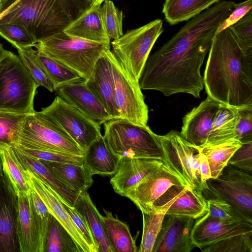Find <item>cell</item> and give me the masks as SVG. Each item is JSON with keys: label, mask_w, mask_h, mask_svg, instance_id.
Instances as JSON below:
<instances>
[{"label": "cell", "mask_w": 252, "mask_h": 252, "mask_svg": "<svg viewBox=\"0 0 252 252\" xmlns=\"http://www.w3.org/2000/svg\"><path fill=\"white\" fill-rule=\"evenodd\" d=\"M18 197L4 174L0 176V252H20L17 232Z\"/></svg>", "instance_id": "cell-15"}, {"label": "cell", "mask_w": 252, "mask_h": 252, "mask_svg": "<svg viewBox=\"0 0 252 252\" xmlns=\"http://www.w3.org/2000/svg\"><path fill=\"white\" fill-rule=\"evenodd\" d=\"M0 35L17 49L36 47L37 41L23 26L13 23L0 24Z\"/></svg>", "instance_id": "cell-39"}, {"label": "cell", "mask_w": 252, "mask_h": 252, "mask_svg": "<svg viewBox=\"0 0 252 252\" xmlns=\"http://www.w3.org/2000/svg\"><path fill=\"white\" fill-rule=\"evenodd\" d=\"M252 232V223L213 217L206 213L195 220L191 240L195 247L202 248L237 235Z\"/></svg>", "instance_id": "cell-14"}, {"label": "cell", "mask_w": 252, "mask_h": 252, "mask_svg": "<svg viewBox=\"0 0 252 252\" xmlns=\"http://www.w3.org/2000/svg\"><path fill=\"white\" fill-rule=\"evenodd\" d=\"M14 147L82 157L85 154L59 126L40 111H35L28 114L22 122Z\"/></svg>", "instance_id": "cell-7"}, {"label": "cell", "mask_w": 252, "mask_h": 252, "mask_svg": "<svg viewBox=\"0 0 252 252\" xmlns=\"http://www.w3.org/2000/svg\"><path fill=\"white\" fill-rule=\"evenodd\" d=\"M61 201L73 223L89 246L91 252H98V249L93 236L84 219L75 207H70L62 200Z\"/></svg>", "instance_id": "cell-45"}, {"label": "cell", "mask_w": 252, "mask_h": 252, "mask_svg": "<svg viewBox=\"0 0 252 252\" xmlns=\"http://www.w3.org/2000/svg\"><path fill=\"white\" fill-rule=\"evenodd\" d=\"M30 195L38 220L42 244V252H43L51 214L39 195L32 189L30 191Z\"/></svg>", "instance_id": "cell-46"}, {"label": "cell", "mask_w": 252, "mask_h": 252, "mask_svg": "<svg viewBox=\"0 0 252 252\" xmlns=\"http://www.w3.org/2000/svg\"><path fill=\"white\" fill-rule=\"evenodd\" d=\"M18 56L38 86H42L52 93L53 84L40 61L37 51L32 47L17 49Z\"/></svg>", "instance_id": "cell-36"}, {"label": "cell", "mask_w": 252, "mask_h": 252, "mask_svg": "<svg viewBox=\"0 0 252 252\" xmlns=\"http://www.w3.org/2000/svg\"><path fill=\"white\" fill-rule=\"evenodd\" d=\"M105 0H92V5H101Z\"/></svg>", "instance_id": "cell-52"}, {"label": "cell", "mask_w": 252, "mask_h": 252, "mask_svg": "<svg viewBox=\"0 0 252 252\" xmlns=\"http://www.w3.org/2000/svg\"><path fill=\"white\" fill-rule=\"evenodd\" d=\"M110 52L107 50L98 59L86 83L111 118L117 119L120 118V114L115 99Z\"/></svg>", "instance_id": "cell-22"}, {"label": "cell", "mask_w": 252, "mask_h": 252, "mask_svg": "<svg viewBox=\"0 0 252 252\" xmlns=\"http://www.w3.org/2000/svg\"><path fill=\"white\" fill-rule=\"evenodd\" d=\"M231 157L228 164L238 169L252 172V141L242 143Z\"/></svg>", "instance_id": "cell-47"}, {"label": "cell", "mask_w": 252, "mask_h": 252, "mask_svg": "<svg viewBox=\"0 0 252 252\" xmlns=\"http://www.w3.org/2000/svg\"><path fill=\"white\" fill-rule=\"evenodd\" d=\"M11 148L18 162L23 169L30 171L42 180L63 202L74 207L79 194L51 171L39 160L25 154L17 147Z\"/></svg>", "instance_id": "cell-23"}, {"label": "cell", "mask_w": 252, "mask_h": 252, "mask_svg": "<svg viewBox=\"0 0 252 252\" xmlns=\"http://www.w3.org/2000/svg\"><path fill=\"white\" fill-rule=\"evenodd\" d=\"M209 215L218 219L230 220L235 221L247 222L252 223V221L249 220L239 211L227 202L217 199H206Z\"/></svg>", "instance_id": "cell-42"}, {"label": "cell", "mask_w": 252, "mask_h": 252, "mask_svg": "<svg viewBox=\"0 0 252 252\" xmlns=\"http://www.w3.org/2000/svg\"><path fill=\"white\" fill-rule=\"evenodd\" d=\"M175 185H188L173 169L163 162L133 187L125 196L130 199L142 213H149L153 203Z\"/></svg>", "instance_id": "cell-13"}, {"label": "cell", "mask_w": 252, "mask_h": 252, "mask_svg": "<svg viewBox=\"0 0 252 252\" xmlns=\"http://www.w3.org/2000/svg\"><path fill=\"white\" fill-rule=\"evenodd\" d=\"M27 115L0 110V150L16 145L21 124Z\"/></svg>", "instance_id": "cell-37"}, {"label": "cell", "mask_w": 252, "mask_h": 252, "mask_svg": "<svg viewBox=\"0 0 252 252\" xmlns=\"http://www.w3.org/2000/svg\"><path fill=\"white\" fill-rule=\"evenodd\" d=\"M252 0H246L238 3H235L232 12L219 25L215 34L237 23L252 10Z\"/></svg>", "instance_id": "cell-48"}, {"label": "cell", "mask_w": 252, "mask_h": 252, "mask_svg": "<svg viewBox=\"0 0 252 252\" xmlns=\"http://www.w3.org/2000/svg\"><path fill=\"white\" fill-rule=\"evenodd\" d=\"M101 5H92L63 30L66 34L87 40L110 43L104 28L100 11Z\"/></svg>", "instance_id": "cell-24"}, {"label": "cell", "mask_w": 252, "mask_h": 252, "mask_svg": "<svg viewBox=\"0 0 252 252\" xmlns=\"http://www.w3.org/2000/svg\"><path fill=\"white\" fill-rule=\"evenodd\" d=\"M163 162L173 169L192 189L203 191L206 182L199 170L200 153L180 132L172 130L157 135Z\"/></svg>", "instance_id": "cell-9"}, {"label": "cell", "mask_w": 252, "mask_h": 252, "mask_svg": "<svg viewBox=\"0 0 252 252\" xmlns=\"http://www.w3.org/2000/svg\"><path fill=\"white\" fill-rule=\"evenodd\" d=\"M10 0H0V6L4 4Z\"/></svg>", "instance_id": "cell-54"}, {"label": "cell", "mask_w": 252, "mask_h": 252, "mask_svg": "<svg viewBox=\"0 0 252 252\" xmlns=\"http://www.w3.org/2000/svg\"><path fill=\"white\" fill-rule=\"evenodd\" d=\"M63 11L73 21L92 5V0H58Z\"/></svg>", "instance_id": "cell-49"}, {"label": "cell", "mask_w": 252, "mask_h": 252, "mask_svg": "<svg viewBox=\"0 0 252 252\" xmlns=\"http://www.w3.org/2000/svg\"><path fill=\"white\" fill-rule=\"evenodd\" d=\"M84 163L94 175L112 176L116 172L119 159L110 151L101 135L89 147L84 156Z\"/></svg>", "instance_id": "cell-27"}, {"label": "cell", "mask_w": 252, "mask_h": 252, "mask_svg": "<svg viewBox=\"0 0 252 252\" xmlns=\"http://www.w3.org/2000/svg\"><path fill=\"white\" fill-rule=\"evenodd\" d=\"M229 28L244 54L252 57V10Z\"/></svg>", "instance_id": "cell-41"}, {"label": "cell", "mask_w": 252, "mask_h": 252, "mask_svg": "<svg viewBox=\"0 0 252 252\" xmlns=\"http://www.w3.org/2000/svg\"><path fill=\"white\" fill-rule=\"evenodd\" d=\"M38 87L19 57L7 51L0 62V110L32 113Z\"/></svg>", "instance_id": "cell-5"}, {"label": "cell", "mask_w": 252, "mask_h": 252, "mask_svg": "<svg viewBox=\"0 0 252 252\" xmlns=\"http://www.w3.org/2000/svg\"><path fill=\"white\" fill-rule=\"evenodd\" d=\"M198 150L200 153L199 170L203 180L206 182L208 179L211 178L210 166L205 156L199 149Z\"/></svg>", "instance_id": "cell-50"}, {"label": "cell", "mask_w": 252, "mask_h": 252, "mask_svg": "<svg viewBox=\"0 0 252 252\" xmlns=\"http://www.w3.org/2000/svg\"><path fill=\"white\" fill-rule=\"evenodd\" d=\"M39 160L79 194L87 192L93 183V174L84 163L77 165Z\"/></svg>", "instance_id": "cell-29"}, {"label": "cell", "mask_w": 252, "mask_h": 252, "mask_svg": "<svg viewBox=\"0 0 252 252\" xmlns=\"http://www.w3.org/2000/svg\"><path fill=\"white\" fill-rule=\"evenodd\" d=\"M204 196L225 201L252 221V176L230 164L216 178L206 180Z\"/></svg>", "instance_id": "cell-10"}, {"label": "cell", "mask_w": 252, "mask_h": 252, "mask_svg": "<svg viewBox=\"0 0 252 252\" xmlns=\"http://www.w3.org/2000/svg\"><path fill=\"white\" fill-rule=\"evenodd\" d=\"M203 83L208 96L220 104L252 105V57L246 56L230 29L215 34Z\"/></svg>", "instance_id": "cell-2"}, {"label": "cell", "mask_w": 252, "mask_h": 252, "mask_svg": "<svg viewBox=\"0 0 252 252\" xmlns=\"http://www.w3.org/2000/svg\"><path fill=\"white\" fill-rule=\"evenodd\" d=\"M162 159L122 157L119 158L117 169L110 179L115 192L125 196L133 187L155 169L160 166Z\"/></svg>", "instance_id": "cell-20"}, {"label": "cell", "mask_w": 252, "mask_h": 252, "mask_svg": "<svg viewBox=\"0 0 252 252\" xmlns=\"http://www.w3.org/2000/svg\"><path fill=\"white\" fill-rule=\"evenodd\" d=\"M100 11L103 25L109 38L116 40L123 35L122 22L123 13L110 0H105Z\"/></svg>", "instance_id": "cell-38"}, {"label": "cell", "mask_w": 252, "mask_h": 252, "mask_svg": "<svg viewBox=\"0 0 252 252\" xmlns=\"http://www.w3.org/2000/svg\"><path fill=\"white\" fill-rule=\"evenodd\" d=\"M3 175V170H2L1 158L0 157V176H2Z\"/></svg>", "instance_id": "cell-53"}, {"label": "cell", "mask_w": 252, "mask_h": 252, "mask_svg": "<svg viewBox=\"0 0 252 252\" xmlns=\"http://www.w3.org/2000/svg\"><path fill=\"white\" fill-rule=\"evenodd\" d=\"M40 112L63 129L85 152L102 135L100 125L59 96Z\"/></svg>", "instance_id": "cell-12"}, {"label": "cell", "mask_w": 252, "mask_h": 252, "mask_svg": "<svg viewBox=\"0 0 252 252\" xmlns=\"http://www.w3.org/2000/svg\"><path fill=\"white\" fill-rule=\"evenodd\" d=\"M43 252H79L70 235L51 214Z\"/></svg>", "instance_id": "cell-33"}, {"label": "cell", "mask_w": 252, "mask_h": 252, "mask_svg": "<svg viewBox=\"0 0 252 252\" xmlns=\"http://www.w3.org/2000/svg\"><path fill=\"white\" fill-rule=\"evenodd\" d=\"M219 105L208 96L184 116L180 132L181 135L194 146L203 147L208 139Z\"/></svg>", "instance_id": "cell-19"}, {"label": "cell", "mask_w": 252, "mask_h": 252, "mask_svg": "<svg viewBox=\"0 0 252 252\" xmlns=\"http://www.w3.org/2000/svg\"><path fill=\"white\" fill-rule=\"evenodd\" d=\"M112 66L114 95L120 118L137 126H147L149 110L136 81L110 52Z\"/></svg>", "instance_id": "cell-11"}, {"label": "cell", "mask_w": 252, "mask_h": 252, "mask_svg": "<svg viewBox=\"0 0 252 252\" xmlns=\"http://www.w3.org/2000/svg\"><path fill=\"white\" fill-rule=\"evenodd\" d=\"M104 212L105 215H101V219L114 252H138L127 224L114 217L111 212Z\"/></svg>", "instance_id": "cell-31"}, {"label": "cell", "mask_w": 252, "mask_h": 252, "mask_svg": "<svg viewBox=\"0 0 252 252\" xmlns=\"http://www.w3.org/2000/svg\"><path fill=\"white\" fill-rule=\"evenodd\" d=\"M7 50H6L3 47L2 45L0 43V62L3 58L6 55Z\"/></svg>", "instance_id": "cell-51"}, {"label": "cell", "mask_w": 252, "mask_h": 252, "mask_svg": "<svg viewBox=\"0 0 252 252\" xmlns=\"http://www.w3.org/2000/svg\"><path fill=\"white\" fill-rule=\"evenodd\" d=\"M25 154L40 160L64 162L77 165L84 164V157L68 153L32 150L18 147Z\"/></svg>", "instance_id": "cell-43"}, {"label": "cell", "mask_w": 252, "mask_h": 252, "mask_svg": "<svg viewBox=\"0 0 252 252\" xmlns=\"http://www.w3.org/2000/svg\"><path fill=\"white\" fill-rule=\"evenodd\" d=\"M208 211L207 200L203 192L189 186H178L175 196L165 215L196 220Z\"/></svg>", "instance_id": "cell-25"}, {"label": "cell", "mask_w": 252, "mask_h": 252, "mask_svg": "<svg viewBox=\"0 0 252 252\" xmlns=\"http://www.w3.org/2000/svg\"><path fill=\"white\" fill-rule=\"evenodd\" d=\"M103 124L104 140L118 159L127 157L162 159L157 134L148 126H140L121 118L112 119Z\"/></svg>", "instance_id": "cell-6"}, {"label": "cell", "mask_w": 252, "mask_h": 252, "mask_svg": "<svg viewBox=\"0 0 252 252\" xmlns=\"http://www.w3.org/2000/svg\"><path fill=\"white\" fill-rule=\"evenodd\" d=\"M242 142L232 139L212 146L199 148L206 157L210 169L211 178H217L227 165L234 153L242 145Z\"/></svg>", "instance_id": "cell-32"}, {"label": "cell", "mask_w": 252, "mask_h": 252, "mask_svg": "<svg viewBox=\"0 0 252 252\" xmlns=\"http://www.w3.org/2000/svg\"><path fill=\"white\" fill-rule=\"evenodd\" d=\"M55 91L58 96L99 125L112 119L83 79L65 84Z\"/></svg>", "instance_id": "cell-18"}, {"label": "cell", "mask_w": 252, "mask_h": 252, "mask_svg": "<svg viewBox=\"0 0 252 252\" xmlns=\"http://www.w3.org/2000/svg\"><path fill=\"white\" fill-rule=\"evenodd\" d=\"M163 32V21L157 19L127 31L111 42L114 55L138 82L150 52Z\"/></svg>", "instance_id": "cell-8"}, {"label": "cell", "mask_w": 252, "mask_h": 252, "mask_svg": "<svg viewBox=\"0 0 252 252\" xmlns=\"http://www.w3.org/2000/svg\"><path fill=\"white\" fill-rule=\"evenodd\" d=\"M22 168L26 182L30 188L39 195L47 206L50 213L67 231L75 242L79 252H91L86 241L64 208L59 197L50 187L33 173L22 167Z\"/></svg>", "instance_id": "cell-17"}, {"label": "cell", "mask_w": 252, "mask_h": 252, "mask_svg": "<svg viewBox=\"0 0 252 252\" xmlns=\"http://www.w3.org/2000/svg\"><path fill=\"white\" fill-rule=\"evenodd\" d=\"M239 118L237 108L220 104L214 116L208 139L202 147L236 139V128Z\"/></svg>", "instance_id": "cell-28"}, {"label": "cell", "mask_w": 252, "mask_h": 252, "mask_svg": "<svg viewBox=\"0 0 252 252\" xmlns=\"http://www.w3.org/2000/svg\"><path fill=\"white\" fill-rule=\"evenodd\" d=\"M71 22L58 0H10L0 6V24L24 27L37 43L63 31Z\"/></svg>", "instance_id": "cell-3"}, {"label": "cell", "mask_w": 252, "mask_h": 252, "mask_svg": "<svg viewBox=\"0 0 252 252\" xmlns=\"http://www.w3.org/2000/svg\"><path fill=\"white\" fill-rule=\"evenodd\" d=\"M0 157L3 173L11 182L17 195L22 193H28L31 189L11 147H3L0 150Z\"/></svg>", "instance_id": "cell-34"}, {"label": "cell", "mask_w": 252, "mask_h": 252, "mask_svg": "<svg viewBox=\"0 0 252 252\" xmlns=\"http://www.w3.org/2000/svg\"><path fill=\"white\" fill-rule=\"evenodd\" d=\"M231 11L229 4L221 0L188 20L149 56L139 80L141 89L166 96L187 93L199 98L204 87L201 66L217 28Z\"/></svg>", "instance_id": "cell-1"}, {"label": "cell", "mask_w": 252, "mask_h": 252, "mask_svg": "<svg viewBox=\"0 0 252 252\" xmlns=\"http://www.w3.org/2000/svg\"><path fill=\"white\" fill-rule=\"evenodd\" d=\"M110 44L87 40L63 31L38 41L35 48L74 70L87 81L97 61L110 50Z\"/></svg>", "instance_id": "cell-4"}, {"label": "cell", "mask_w": 252, "mask_h": 252, "mask_svg": "<svg viewBox=\"0 0 252 252\" xmlns=\"http://www.w3.org/2000/svg\"><path fill=\"white\" fill-rule=\"evenodd\" d=\"M201 250L204 252H252V232L229 237Z\"/></svg>", "instance_id": "cell-40"}, {"label": "cell", "mask_w": 252, "mask_h": 252, "mask_svg": "<svg viewBox=\"0 0 252 252\" xmlns=\"http://www.w3.org/2000/svg\"><path fill=\"white\" fill-rule=\"evenodd\" d=\"M195 220L187 217L165 215L153 252H190L195 247L191 232Z\"/></svg>", "instance_id": "cell-16"}, {"label": "cell", "mask_w": 252, "mask_h": 252, "mask_svg": "<svg viewBox=\"0 0 252 252\" xmlns=\"http://www.w3.org/2000/svg\"><path fill=\"white\" fill-rule=\"evenodd\" d=\"M38 57L54 87V91L65 84L83 79L75 71L37 50Z\"/></svg>", "instance_id": "cell-35"}, {"label": "cell", "mask_w": 252, "mask_h": 252, "mask_svg": "<svg viewBox=\"0 0 252 252\" xmlns=\"http://www.w3.org/2000/svg\"><path fill=\"white\" fill-rule=\"evenodd\" d=\"M237 108L239 118L235 138L242 143L252 141V105Z\"/></svg>", "instance_id": "cell-44"}, {"label": "cell", "mask_w": 252, "mask_h": 252, "mask_svg": "<svg viewBox=\"0 0 252 252\" xmlns=\"http://www.w3.org/2000/svg\"><path fill=\"white\" fill-rule=\"evenodd\" d=\"M74 207L87 222L98 252H114L101 219V215L87 192L79 195Z\"/></svg>", "instance_id": "cell-26"}, {"label": "cell", "mask_w": 252, "mask_h": 252, "mask_svg": "<svg viewBox=\"0 0 252 252\" xmlns=\"http://www.w3.org/2000/svg\"><path fill=\"white\" fill-rule=\"evenodd\" d=\"M18 195L17 232L20 252H42L39 225L30 195Z\"/></svg>", "instance_id": "cell-21"}, {"label": "cell", "mask_w": 252, "mask_h": 252, "mask_svg": "<svg viewBox=\"0 0 252 252\" xmlns=\"http://www.w3.org/2000/svg\"><path fill=\"white\" fill-rule=\"evenodd\" d=\"M221 0H165L162 13L170 25L187 21Z\"/></svg>", "instance_id": "cell-30"}]
</instances>
